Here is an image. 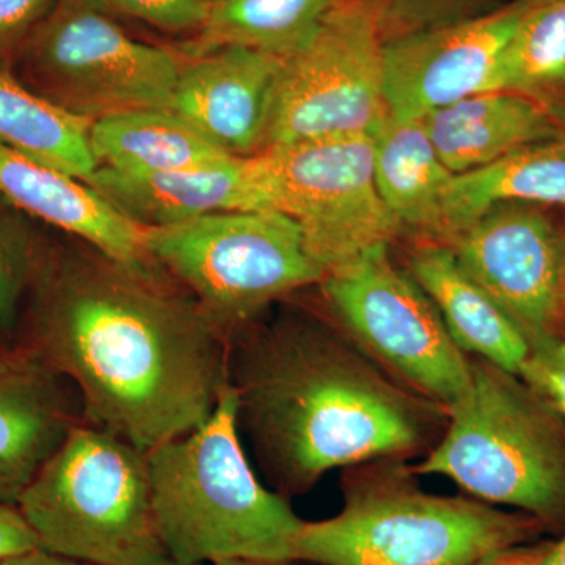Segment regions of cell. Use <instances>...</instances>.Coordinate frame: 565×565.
Returning <instances> with one entry per match:
<instances>
[{"mask_svg":"<svg viewBox=\"0 0 565 565\" xmlns=\"http://www.w3.org/2000/svg\"><path fill=\"white\" fill-rule=\"evenodd\" d=\"M29 296L25 348L73 384L85 422L143 451L202 426L228 385L230 344L162 267L44 247Z\"/></svg>","mask_w":565,"mask_h":565,"instance_id":"obj_1","label":"cell"},{"mask_svg":"<svg viewBox=\"0 0 565 565\" xmlns=\"http://www.w3.org/2000/svg\"><path fill=\"white\" fill-rule=\"evenodd\" d=\"M237 426L267 486L311 492L330 471L414 459L437 445L448 411L397 382L332 316L285 310L230 344Z\"/></svg>","mask_w":565,"mask_h":565,"instance_id":"obj_2","label":"cell"},{"mask_svg":"<svg viewBox=\"0 0 565 565\" xmlns=\"http://www.w3.org/2000/svg\"><path fill=\"white\" fill-rule=\"evenodd\" d=\"M148 456L156 525L169 557L210 565L296 561L305 520L248 462L230 382L202 426Z\"/></svg>","mask_w":565,"mask_h":565,"instance_id":"obj_3","label":"cell"},{"mask_svg":"<svg viewBox=\"0 0 565 565\" xmlns=\"http://www.w3.org/2000/svg\"><path fill=\"white\" fill-rule=\"evenodd\" d=\"M405 459L344 468L343 509L305 522L296 561L311 565H473L541 530L533 516L426 492Z\"/></svg>","mask_w":565,"mask_h":565,"instance_id":"obj_4","label":"cell"},{"mask_svg":"<svg viewBox=\"0 0 565 565\" xmlns=\"http://www.w3.org/2000/svg\"><path fill=\"white\" fill-rule=\"evenodd\" d=\"M412 467L482 503L565 522V419L519 375L478 356L444 435Z\"/></svg>","mask_w":565,"mask_h":565,"instance_id":"obj_5","label":"cell"},{"mask_svg":"<svg viewBox=\"0 0 565 565\" xmlns=\"http://www.w3.org/2000/svg\"><path fill=\"white\" fill-rule=\"evenodd\" d=\"M17 508L46 552L92 565L169 557L152 508L150 456L82 419L41 467Z\"/></svg>","mask_w":565,"mask_h":565,"instance_id":"obj_6","label":"cell"},{"mask_svg":"<svg viewBox=\"0 0 565 565\" xmlns=\"http://www.w3.org/2000/svg\"><path fill=\"white\" fill-rule=\"evenodd\" d=\"M145 247L228 344L262 322L275 302L326 277L299 223L274 210L217 212L145 228Z\"/></svg>","mask_w":565,"mask_h":565,"instance_id":"obj_7","label":"cell"},{"mask_svg":"<svg viewBox=\"0 0 565 565\" xmlns=\"http://www.w3.org/2000/svg\"><path fill=\"white\" fill-rule=\"evenodd\" d=\"M18 79L90 122L172 110L181 58L128 35L92 0H57L17 55Z\"/></svg>","mask_w":565,"mask_h":565,"instance_id":"obj_8","label":"cell"},{"mask_svg":"<svg viewBox=\"0 0 565 565\" xmlns=\"http://www.w3.org/2000/svg\"><path fill=\"white\" fill-rule=\"evenodd\" d=\"M388 118L381 17L371 0H341L282 57L263 151L374 137Z\"/></svg>","mask_w":565,"mask_h":565,"instance_id":"obj_9","label":"cell"},{"mask_svg":"<svg viewBox=\"0 0 565 565\" xmlns=\"http://www.w3.org/2000/svg\"><path fill=\"white\" fill-rule=\"evenodd\" d=\"M334 321L397 382L449 411L471 377V356L455 343L433 300L377 248L323 277Z\"/></svg>","mask_w":565,"mask_h":565,"instance_id":"obj_10","label":"cell"},{"mask_svg":"<svg viewBox=\"0 0 565 565\" xmlns=\"http://www.w3.org/2000/svg\"><path fill=\"white\" fill-rule=\"evenodd\" d=\"M373 139L305 141L252 156L264 210L299 223L326 275L390 247L403 232L375 185Z\"/></svg>","mask_w":565,"mask_h":565,"instance_id":"obj_11","label":"cell"},{"mask_svg":"<svg viewBox=\"0 0 565 565\" xmlns=\"http://www.w3.org/2000/svg\"><path fill=\"white\" fill-rule=\"evenodd\" d=\"M535 0L511 3L385 41L390 117L423 120L434 110L490 92L509 40Z\"/></svg>","mask_w":565,"mask_h":565,"instance_id":"obj_12","label":"cell"},{"mask_svg":"<svg viewBox=\"0 0 565 565\" xmlns=\"http://www.w3.org/2000/svg\"><path fill=\"white\" fill-rule=\"evenodd\" d=\"M465 273L533 345L555 334L561 307V236L541 212L501 204L448 244Z\"/></svg>","mask_w":565,"mask_h":565,"instance_id":"obj_13","label":"cell"},{"mask_svg":"<svg viewBox=\"0 0 565 565\" xmlns=\"http://www.w3.org/2000/svg\"><path fill=\"white\" fill-rule=\"evenodd\" d=\"M282 57L221 47L182 63L172 110L212 145L234 156L263 151Z\"/></svg>","mask_w":565,"mask_h":565,"instance_id":"obj_14","label":"cell"},{"mask_svg":"<svg viewBox=\"0 0 565 565\" xmlns=\"http://www.w3.org/2000/svg\"><path fill=\"white\" fill-rule=\"evenodd\" d=\"M68 384L29 348L0 351V503L17 505L84 419Z\"/></svg>","mask_w":565,"mask_h":565,"instance_id":"obj_15","label":"cell"},{"mask_svg":"<svg viewBox=\"0 0 565 565\" xmlns=\"http://www.w3.org/2000/svg\"><path fill=\"white\" fill-rule=\"evenodd\" d=\"M0 196L18 211L137 269L159 266L145 228L129 221L87 182L0 143Z\"/></svg>","mask_w":565,"mask_h":565,"instance_id":"obj_16","label":"cell"},{"mask_svg":"<svg viewBox=\"0 0 565 565\" xmlns=\"http://www.w3.org/2000/svg\"><path fill=\"white\" fill-rule=\"evenodd\" d=\"M84 181L141 228L177 225L217 212L264 210L252 158L156 173L96 167Z\"/></svg>","mask_w":565,"mask_h":565,"instance_id":"obj_17","label":"cell"},{"mask_svg":"<svg viewBox=\"0 0 565 565\" xmlns=\"http://www.w3.org/2000/svg\"><path fill=\"white\" fill-rule=\"evenodd\" d=\"M438 158L452 174L473 172L509 152L561 136L546 104L515 92H484L423 118Z\"/></svg>","mask_w":565,"mask_h":565,"instance_id":"obj_18","label":"cell"},{"mask_svg":"<svg viewBox=\"0 0 565 565\" xmlns=\"http://www.w3.org/2000/svg\"><path fill=\"white\" fill-rule=\"evenodd\" d=\"M408 269L437 307L460 351L519 375L531 351L525 334L465 273L448 245H419L412 252Z\"/></svg>","mask_w":565,"mask_h":565,"instance_id":"obj_19","label":"cell"},{"mask_svg":"<svg viewBox=\"0 0 565 565\" xmlns=\"http://www.w3.org/2000/svg\"><path fill=\"white\" fill-rule=\"evenodd\" d=\"M565 204V136L526 145L473 172L452 174L441 204L440 244L501 204Z\"/></svg>","mask_w":565,"mask_h":565,"instance_id":"obj_20","label":"cell"},{"mask_svg":"<svg viewBox=\"0 0 565 565\" xmlns=\"http://www.w3.org/2000/svg\"><path fill=\"white\" fill-rule=\"evenodd\" d=\"M374 180L401 230L440 244L441 204L452 173L435 151L423 120L390 117L374 136Z\"/></svg>","mask_w":565,"mask_h":565,"instance_id":"obj_21","label":"cell"},{"mask_svg":"<svg viewBox=\"0 0 565 565\" xmlns=\"http://www.w3.org/2000/svg\"><path fill=\"white\" fill-rule=\"evenodd\" d=\"M96 167L156 173L217 166L234 158L218 150L173 110H139L93 121Z\"/></svg>","mask_w":565,"mask_h":565,"instance_id":"obj_22","label":"cell"},{"mask_svg":"<svg viewBox=\"0 0 565 565\" xmlns=\"http://www.w3.org/2000/svg\"><path fill=\"white\" fill-rule=\"evenodd\" d=\"M341 0H218L199 32L182 46L184 58L221 47H247L286 55L313 35Z\"/></svg>","mask_w":565,"mask_h":565,"instance_id":"obj_23","label":"cell"},{"mask_svg":"<svg viewBox=\"0 0 565 565\" xmlns=\"http://www.w3.org/2000/svg\"><path fill=\"white\" fill-rule=\"evenodd\" d=\"M90 126L0 68V143L84 181L96 170Z\"/></svg>","mask_w":565,"mask_h":565,"instance_id":"obj_24","label":"cell"},{"mask_svg":"<svg viewBox=\"0 0 565 565\" xmlns=\"http://www.w3.org/2000/svg\"><path fill=\"white\" fill-rule=\"evenodd\" d=\"M546 104L565 95V0H535L509 40L490 92Z\"/></svg>","mask_w":565,"mask_h":565,"instance_id":"obj_25","label":"cell"},{"mask_svg":"<svg viewBox=\"0 0 565 565\" xmlns=\"http://www.w3.org/2000/svg\"><path fill=\"white\" fill-rule=\"evenodd\" d=\"M20 212L0 196V332H11L20 321L44 252Z\"/></svg>","mask_w":565,"mask_h":565,"instance_id":"obj_26","label":"cell"},{"mask_svg":"<svg viewBox=\"0 0 565 565\" xmlns=\"http://www.w3.org/2000/svg\"><path fill=\"white\" fill-rule=\"evenodd\" d=\"M107 13L145 22L170 33L199 32L210 13L211 3L204 0H92Z\"/></svg>","mask_w":565,"mask_h":565,"instance_id":"obj_27","label":"cell"},{"mask_svg":"<svg viewBox=\"0 0 565 565\" xmlns=\"http://www.w3.org/2000/svg\"><path fill=\"white\" fill-rule=\"evenodd\" d=\"M379 17L385 41L423 31L446 22L463 20L462 9L471 0H371Z\"/></svg>","mask_w":565,"mask_h":565,"instance_id":"obj_28","label":"cell"},{"mask_svg":"<svg viewBox=\"0 0 565 565\" xmlns=\"http://www.w3.org/2000/svg\"><path fill=\"white\" fill-rule=\"evenodd\" d=\"M519 377L565 419V334L531 345Z\"/></svg>","mask_w":565,"mask_h":565,"instance_id":"obj_29","label":"cell"},{"mask_svg":"<svg viewBox=\"0 0 565 565\" xmlns=\"http://www.w3.org/2000/svg\"><path fill=\"white\" fill-rule=\"evenodd\" d=\"M57 0H0V58L17 54Z\"/></svg>","mask_w":565,"mask_h":565,"instance_id":"obj_30","label":"cell"},{"mask_svg":"<svg viewBox=\"0 0 565 565\" xmlns=\"http://www.w3.org/2000/svg\"><path fill=\"white\" fill-rule=\"evenodd\" d=\"M35 535L17 505L0 503V557L36 548Z\"/></svg>","mask_w":565,"mask_h":565,"instance_id":"obj_31","label":"cell"},{"mask_svg":"<svg viewBox=\"0 0 565 565\" xmlns=\"http://www.w3.org/2000/svg\"><path fill=\"white\" fill-rule=\"evenodd\" d=\"M552 544L514 545L498 550L473 565H541Z\"/></svg>","mask_w":565,"mask_h":565,"instance_id":"obj_32","label":"cell"},{"mask_svg":"<svg viewBox=\"0 0 565 565\" xmlns=\"http://www.w3.org/2000/svg\"><path fill=\"white\" fill-rule=\"evenodd\" d=\"M0 565H92L82 563V561L71 559V557L55 555L46 550L36 548L28 552L17 553V555L0 557Z\"/></svg>","mask_w":565,"mask_h":565,"instance_id":"obj_33","label":"cell"},{"mask_svg":"<svg viewBox=\"0 0 565 565\" xmlns=\"http://www.w3.org/2000/svg\"><path fill=\"white\" fill-rule=\"evenodd\" d=\"M541 565H565V535L556 544L550 545Z\"/></svg>","mask_w":565,"mask_h":565,"instance_id":"obj_34","label":"cell"},{"mask_svg":"<svg viewBox=\"0 0 565 565\" xmlns=\"http://www.w3.org/2000/svg\"><path fill=\"white\" fill-rule=\"evenodd\" d=\"M561 307L565 313V234L561 236Z\"/></svg>","mask_w":565,"mask_h":565,"instance_id":"obj_35","label":"cell"},{"mask_svg":"<svg viewBox=\"0 0 565 565\" xmlns=\"http://www.w3.org/2000/svg\"><path fill=\"white\" fill-rule=\"evenodd\" d=\"M217 565H310L300 563V561H280V563H253V561H232V563H222Z\"/></svg>","mask_w":565,"mask_h":565,"instance_id":"obj_36","label":"cell"},{"mask_svg":"<svg viewBox=\"0 0 565 565\" xmlns=\"http://www.w3.org/2000/svg\"><path fill=\"white\" fill-rule=\"evenodd\" d=\"M158 565H210V564H188L181 563V561L173 559V557H166V559L161 561Z\"/></svg>","mask_w":565,"mask_h":565,"instance_id":"obj_37","label":"cell"},{"mask_svg":"<svg viewBox=\"0 0 565 565\" xmlns=\"http://www.w3.org/2000/svg\"><path fill=\"white\" fill-rule=\"evenodd\" d=\"M204 2L214 3V2H218V0H204Z\"/></svg>","mask_w":565,"mask_h":565,"instance_id":"obj_38","label":"cell"},{"mask_svg":"<svg viewBox=\"0 0 565 565\" xmlns=\"http://www.w3.org/2000/svg\"><path fill=\"white\" fill-rule=\"evenodd\" d=\"M2 349H6V348H3L2 340H0V351H2Z\"/></svg>","mask_w":565,"mask_h":565,"instance_id":"obj_39","label":"cell"}]
</instances>
